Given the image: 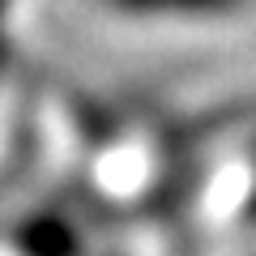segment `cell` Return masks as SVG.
Returning <instances> with one entry per match:
<instances>
[{
    "mask_svg": "<svg viewBox=\"0 0 256 256\" xmlns=\"http://www.w3.org/2000/svg\"><path fill=\"white\" fill-rule=\"evenodd\" d=\"M116 9L128 13H188V18H218V13L239 9L244 0H111Z\"/></svg>",
    "mask_w": 256,
    "mask_h": 256,
    "instance_id": "cell-1",
    "label": "cell"
}]
</instances>
